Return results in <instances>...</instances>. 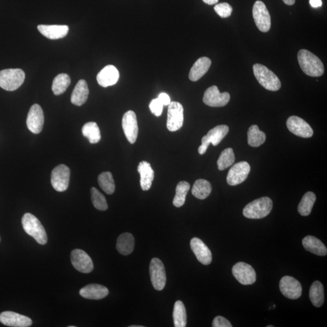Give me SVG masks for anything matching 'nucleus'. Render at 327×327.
Wrapping results in <instances>:
<instances>
[{"label": "nucleus", "mask_w": 327, "mask_h": 327, "mask_svg": "<svg viewBox=\"0 0 327 327\" xmlns=\"http://www.w3.org/2000/svg\"><path fill=\"white\" fill-rule=\"evenodd\" d=\"M298 59L300 68L306 75L319 77L324 73V66L321 59L308 50H300Z\"/></svg>", "instance_id": "obj_1"}, {"label": "nucleus", "mask_w": 327, "mask_h": 327, "mask_svg": "<svg viewBox=\"0 0 327 327\" xmlns=\"http://www.w3.org/2000/svg\"><path fill=\"white\" fill-rule=\"evenodd\" d=\"M22 226L27 234L32 237L39 244L45 245L48 242V236L41 222L31 213H25L23 216Z\"/></svg>", "instance_id": "obj_2"}, {"label": "nucleus", "mask_w": 327, "mask_h": 327, "mask_svg": "<svg viewBox=\"0 0 327 327\" xmlns=\"http://www.w3.org/2000/svg\"><path fill=\"white\" fill-rule=\"evenodd\" d=\"M272 208V200L269 197H262L247 205L243 210V215L249 219H262L270 214Z\"/></svg>", "instance_id": "obj_3"}, {"label": "nucleus", "mask_w": 327, "mask_h": 327, "mask_svg": "<svg viewBox=\"0 0 327 327\" xmlns=\"http://www.w3.org/2000/svg\"><path fill=\"white\" fill-rule=\"evenodd\" d=\"M253 69L256 79L263 88L270 91H278L281 88V83L278 76L266 66L255 64Z\"/></svg>", "instance_id": "obj_4"}, {"label": "nucleus", "mask_w": 327, "mask_h": 327, "mask_svg": "<svg viewBox=\"0 0 327 327\" xmlns=\"http://www.w3.org/2000/svg\"><path fill=\"white\" fill-rule=\"evenodd\" d=\"M25 79V73L20 69H9L0 71V87L7 91H14Z\"/></svg>", "instance_id": "obj_5"}, {"label": "nucleus", "mask_w": 327, "mask_h": 327, "mask_svg": "<svg viewBox=\"0 0 327 327\" xmlns=\"http://www.w3.org/2000/svg\"><path fill=\"white\" fill-rule=\"evenodd\" d=\"M253 19L260 31L268 32L271 28V16L264 3L256 1L253 8Z\"/></svg>", "instance_id": "obj_6"}, {"label": "nucleus", "mask_w": 327, "mask_h": 327, "mask_svg": "<svg viewBox=\"0 0 327 327\" xmlns=\"http://www.w3.org/2000/svg\"><path fill=\"white\" fill-rule=\"evenodd\" d=\"M71 170L68 166L61 165L53 169L51 174V183L56 191L63 192L68 189Z\"/></svg>", "instance_id": "obj_7"}, {"label": "nucleus", "mask_w": 327, "mask_h": 327, "mask_svg": "<svg viewBox=\"0 0 327 327\" xmlns=\"http://www.w3.org/2000/svg\"><path fill=\"white\" fill-rule=\"evenodd\" d=\"M183 123V108L178 102L170 103L167 120V128L170 132H176L182 128Z\"/></svg>", "instance_id": "obj_8"}, {"label": "nucleus", "mask_w": 327, "mask_h": 327, "mask_svg": "<svg viewBox=\"0 0 327 327\" xmlns=\"http://www.w3.org/2000/svg\"><path fill=\"white\" fill-rule=\"evenodd\" d=\"M149 270L153 288L158 291H161L166 283V273L162 262L158 258H153L150 263Z\"/></svg>", "instance_id": "obj_9"}, {"label": "nucleus", "mask_w": 327, "mask_h": 327, "mask_svg": "<svg viewBox=\"0 0 327 327\" xmlns=\"http://www.w3.org/2000/svg\"><path fill=\"white\" fill-rule=\"evenodd\" d=\"M233 276L239 283L244 285H252L256 280L255 270L248 263L240 262L233 267Z\"/></svg>", "instance_id": "obj_10"}, {"label": "nucleus", "mask_w": 327, "mask_h": 327, "mask_svg": "<svg viewBox=\"0 0 327 327\" xmlns=\"http://www.w3.org/2000/svg\"><path fill=\"white\" fill-rule=\"evenodd\" d=\"M230 96L228 92L220 93L218 87L213 86L206 90L203 102L213 108H220L228 104Z\"/></svg>", "instance_id": "obj_11"}, {"label": "nucleus", "mask_w": 327, "mask_h": 327, "mask_svg": "<svg viewBox=\"0 0 327 327\" xmlns=\"http://www.w3.org/2000/svg\"><path fill=\"white\" fill-rule=\"evenodd\" d=\"M250 172V166L248 162L241 161L235 163L229 170L227 181L230 186H235L245 181Z\"/></svg>", "instance_id": "obj_12"}, {"label": "nucleus", "mask_w": 327, "mask_h": 327, "mask_svg": "<svg viewBox=\"0 0 327 327\" xmlns=\"http://www.w3.org/2000/svg\"><path fill=\"white\" fill-rule=\"evenodd\" d=\"M44 122V113L41 106L37 104L33 105L29 110L26 120L28 128L34 134H38L42 131Z\"/></svg>", "instance_id": "obj_13"}, {"label": "nucleus", "mask_w": 327, "mask_h": 327, "mask_svg": "<svg viewBox=\"0 0 327 327\" xmlns=\"http://www.w3.org/2000/svg\"><path fill=\"white\" fill-rule=\"evenodd\" d=\"M279 289L282 295L290 299H297L302 295L301 283L292 276H283L279 283Z\"/></svg>", "instance_id": "obj_14"}, {"label": "nucleus", "mask_w": 327, "mask_h": 327, "mask_svg": "<svg viewBox=\"0 0 327 327\" xmlns=\"http://www.w3.org/2000/svg\"><path fill=\"white\" fill-rule=\"evenodd\" d=\"M71 259L73 268L79 272L89 273L92 272L94 268L91 257L81 249L72 250Z\"/></svg>", "instance_id": "obj_15"}, {"label": "nucleus", "mask_w": 327, "mask_h": 327, "mask_svg": "<svg viewBox=\"0 0 327 327\" xmlns=\"http://www.w3.org/2000/svg\"><path fill=\"white\" fill-rule=\"evenodd\" d=\"M122 127L129 142L134 144L138 135L137 118L134 112L129 111L125 113L122 120Z\"/></svg>", "instance_id": "obj_16"}, {"label": "nucleus", "mask_w": 327, "mask_h": 327, "mask_svg": "<svg viewBox=\"0 0 327 327\" xmlns=\"http://www.w3.org/2000/svg\"><path fill=\"white\" fill-rule=\"evenodd\" d=\"M287 127L293 134L300 137L309 138L312 137L313 135L311 126L299 116H290L287 121Z\"/></svg>", "instance_id": "obj_17"}, {"label": "nucleus", "mask_w": 327, "mask_h": 327, "mask_svg": "<svg viewBox=\"0 0 327 327\" xmlns=\"http://www.w3.org/2000/svg\"><path fill=\"white\" fill-rule=\"evenodd\" d=\"M0 322L3 325L12 327H29L32 321L29 317L13 312H3L0 314Z\"/></svg>", "instance_id": "obj_18"}, {"label": "nucleus", "mask_w": 327, "mask_h": 327, "mask_svg": "<svg viewBox=\"0 0 327 327\" xmlns=\"http://www.w3.org/2000/svg\"><path fill=\"white\" fill-rule=\"evenodd\" d=\"M190 248L197 259L203 265H209L212 261V255L208 247L202 240L198 238H193L190 241Z\"/></svg>", "instance_id": "obj_19"}, {"label": "nucleus", "mask_w": 327, "mask_h": 327, "mask_svg": "<svg viewBox=\"0 0 327 327\" xmlns=\"http://www.w3.org/2000/svg\"><path fill=\"white\" fill-rule=\"evenodd\" d=\"M119 78V73L117 68L113 65H108L98 73L96 79L99 85L103 88H108L116 84Z\"/></svg>", "instance_id": "obj_20"}, {"label": "nucleus", "mask_w": 327, "mask_h": 327, "mask_svg": "<svg viewBox=\"0 0 327 327\" xmlns=\"http://www.w3.org/2000/svg\"><path fill=\"white\" fill-rule=\"evenodd\" d=\"M229 128L226 125H220L210 130L208 134L202 138V146L208 148L210 143L214 146H218L225 136L228 135Z\"/></svg>", "instance_id": "obj_21"}, {"label": "nucleus", "mask_w": 327, "mask_h": 327, "mask_svg": "<svg viewBox=\"0 0 327 327\" xmlns=\"http://www.w3.org/2000/svg\"><path fill=\"white\" fill-rule=\"evenodd\" d=\"M38 31L45 37L51 39H58L65 37L69 32V27L66 25L38 26Z\"/></svg>", "instance_id": "obj_22"}, {"label": "nucleus", "mask_w": 327, "mask_h": 327, "mask_svg": "<svg viewBox=\"0 0 327 327\" xmlns=\"http://www.w3.org/2000/svg\"><path fill=\"white\" fill-rule=\"evenodd\" d=\"M79 295L86 299L99 300L106 298L109 295V290L105 286L92 283L80 290Z\"/></svg>", "instance_id": "obj_23"}, {"label": "nucleus", "mask_w": 327, "mask_h": 327, "mask_svg": "<svg viewBox=\"0 0 327 327\" xmlns=\"http://www.w3.org/2000/svg\"><path fill=\"white\" fill-rule=\"evenodd\" d=\"M138 171L141 176L140 183H141V189L144 191H148L151 188L155 176L154 171L152 168L151 163L145 161L139 162Z\"/></svg>", "instance_id": "obj_24"}, {"label": "nucleus", "mask_w": 327, "mask_h": 327, "mask_svg": "<svg viewBox=\"0 0 327 327\" xmlns=\"http://www.w3.org/2000/svg\"><path fill=\"white\" fill-rule=\"evenodd\" d=\"M212 65L211 59L208 57L199 58L193 65L189 73V79L192 81H197L208 72Z\"/></svg>", "instance_id": "obj_25"}, {"label": "nucleus", "mask_w": 327, "mask_h": 327, "mask_svg": "<svg viewBox=\"0 0 327 327\" xmlns=\"http://www.w3.org/2000/svg\"><path fill=\"white\" fill-rule=\"evenodd\" d=\"M89 94L88 83L84 79L79 80L72 93V104L77 106L84 105L88 99Z\"/></svg>", "instance_id": "obj_26"}, {"label": "nucleus", "mask_w": 327, "mask_h": 327, "mask_svg": "<svg viewBox=\"0 0 327 327\" xmlns=\"http://www.w3.org/2000/svg\"><path fill=\"white\" fill-rule=\"evenodd\" d=\"M303 248L308 251L318 256H326L327 249L321 241L315 236H308L302 240Z\"/></svg>", "instance_id": "obj_27"}, {"label": "nucleus", "mask_w": 327, "mask_h": 327, "mask_svg": "<svg viewBox=\"0 0 327 327\" xmlns=\"http://www.w3.org/2000/svg\"><path fill=\"white\" fill-rule=\"evenodd\" d=\"M135 248L134 237L129 233H124L119 236L116 242V249L120 254L127 256L133 252Z\"/></svg>", "instance_id": "obj_28"}, {"label": "nucleus", "mask_w": 327, "mask_h": 327, "mask_svg": "<svg viewBox=\"0 0 327 327\" xmlns=\"http://www.w3.org/2000/svg\"><path fill=\"white\" fill-rule=\"evenodd\" d=\"M212 190L211 183L206 179L196 180L193 185L192 193L195 198L205 199L210 195Z\"/></svg>", "instance_id": "obj_29"}, {"label": "nucleus", "mask_w": 327, "mask_h": 327, "mask_svg": "<svg viewBox=\"0 0 327 327\" xmlns=\"http://www.w3.org/2000/svg\"><path fill=\"white\" fill-rule=\"evenodd\" d=\"M309 298L313 305L320 308L324 302V290L321 282L316 281L312 283L310 289Z\"/></svg>", "instance_id": "obj_30"}, {"label": "nucleus", "mask_w": 327, "mask_h": 327, "mask_svg": "<svg viewBox=\"0 0 327 327\" xmlns=\"http://www.w3.org/2000/svg\"><path fill=\"white\" fill-rule=\"evenodd\" d=\"M82 133L91 144H96L101 140L100 130L95 122H89L83 126Z\"/></svg>", "instance_id": "obj_31"}, {"label": "nucleus", "mask_w": 327, "mask_h": 327, "mask_svg": "<svg viewBox=\"0 0 327 327\" xmlns=\"http://www.w3.org/2000/svg\"><path fill=\"white\" fill-rule=\"evenodd\" d=\"M71 78L66 73H61L53 79L52 89L55 95H59L65 93L71 85Z\"/></svg>", "instance_id": "obj_32"}, {"label": "nucleus", "mask_w": 327, "mask_h": 327, "mask_svg": "<svg viewBox=\"0 0 327 327\" xmlns=\"http://www.w3.org/2000/svg\"><path fill=\"white\" fill-rule=\"evenodd\" d=\"M316 200V197L314 193L308 192L302 197L301 202L298 206V212L299 214L306 216L311 213L313 206Z\"/></svg>", "instance_id": "obj_33"}, {"label": "nucleus", "mask_w": 327, "mask_h": 327, "mask_svg": "<svg viewBox=\"0 0 327 327\" xmlns=\"http://www.w3.org/2000/svg\"><path fill=\"white\" fill-rule=\"evenodd\" d=\"M248 143L250 146L257 148L265 142L266 135L264 132L260 131L258 126L253 125L250 127L248 133Z\"/></svg>", "instance_id": "obj_34"}, {"label": "nucleus", "mask_w": 327, "mask_h": 327, "mask_svg": "<svg viewBox=\"0 0 327 327\" xmlns=\"http://www.w3.org/2000/svg\"><path fill=\"white\" fill-rule=\"evenodd\" d=\"M175 327H185L187 324V313L185 305L181 301H177L173 312Z\"/></svg>", "instance_id": "obj_35"}, {"label": "nucleus", "mask_w": 327, "mask_h": 327, "mask_svg": "<svg viewBox=\"0 0 327 327\" xmlns=\"http://www.w3.org/2000/svg\"><path fill=\"white\" fill-rule=\"evenodd\" d=\"M190 189L189 183L181 181L178 183L176 188V195L173 199V205L176 208H181L186 202V196Z\"/></svg>", "instance_id": "obj_36"}, {"label": "nucleus", "mask_w": 327, "mask_h": 327, "mask_svg": "<svg viewBox=\"0 0 327 327\" xmlns=\"http://www.w3.org/2000/svg\"><path fill=\"white\" fill-rule=\"evenodd\" d=\"M100 188L107 194L112 195L115 190V185L111 172H106L101 173L98 178Z\"/></svg>", "instance_id": "obj_37"}, {"label": "nucleus", "mask_w": 327, "mask_h": 327, "mask_svg": "<svg viewBox=\"0 0 327 327\" xmlns=\"http://www.w3.org/2000/svg\"><path fill=\"white\" fill-rule=\"evenodd\" d=\"M235 161V156L233 149L228 148L221 152L217 161V165L219 170H223L233 165Z\"/></svg>", "instance_id": "obj_38"}, {"label": "nucleus", "mask_w": 327, "mask_h": 327, "mask_svg": "<svg viewBox=\"0 0 327 327\" xmlns=\"http://www.w3.org/2000/svg\"><path fill=\"white\" fill-rule=\"evenodd\" d=\"M91 192L92 201L95 208L101 210V211H105V210H108V205L105 196L95 188L91 189Z\"/></svg>", "instance_id": "obj_39"}, {"label": "nucleus", "mask_w": 327, "mask_h": 327, "mask_svg": "<svg viewBox=\"0 0 327 327\" xmlns=\"http://www.w3.org/2000/svg\"><path fill=\"white\" fill-rule=\"evenodd\" d=\"M214 9L217 14L221 16V18L229 17V16L231 15L233 12L232 7L227 3H222L216 5Z\"/></svg>", "instance_id": "obj_40"}, {"label": "nucleus", "mask_w": 327, "mask_h": 327, "mask_svg": "<svg viewBox=\"0 0 327 327\" xmlns=\"http://www.w3.org/2000/svg\"><path fill=\"white\" fill-rule=\"evenodd\" d=\"M163 106V105L159 101V99L156 98L152 100L149 105V108L153 114L156 116H159L162 114Z\"/></svg>", "instance_id": "obj_41"}, {"label": "nucleus", "mask_w": 327, "mask_h": 327, "mask_svg": "<svg viewBox=\"0 0 327 327\" xmlns=\"http://www.w3.org/2000/svg\"><path fill=\"white\" fill-rule=\"evenodd\" d=\"M212 326L213 327H232L231 323L228 319L222 316H216L213 320Z\"/></svg>", "instance_id": "obj_42"}, {"label": "nucleus", "mask_w": 327, "mask_h": 327, "mask_svg": "<svg viewBox=\"0 0 327 327\" xmlns=\"http://www.w3.org/2000/svg\"><path fill=\"white\" fill-rule=\"evenodd\" d=\"M158 98L159 99V101L162 103V104L163 106H169L170 103H171L170 96L166 93H160Z\"/></svg>", "instance_id": "obj_43"}, {"label": "nucleus", "mask_w": 327, "mask_h": 327, "mask_svg": "<svg viewBox=\"0 0 327 327\" xmlns=\"http://www.w3.org/2000/svg\"><path fill=\"white\" fill-rule=\"evenodd\" d=\"M310 5L313 8H318L322 5V0H310Z\"/></svg>", "instance_id": "obj_44"}, {"label": "nucleus", "mask_w": 327, "mask_h": 327, "mask_svg": "<svg viewBox=\"0 0 327 327\" xmlns=\"http://www.w3.org/2000/svg\"><path fill=\"white\" fill-rule=\"evenodd\" d=\"M203 3L209 5H213L218 3L219 0H202Z\"/></svg>", "instance_id": "obj_45"}, {"label": "nucleus", "mask_w": 327, "mask_h": 327, "mask_svg": "<svg viewBox=\"0 0 327 327\" xmlns=\"http://www.w3.org/2000/svg\"><path fill=\"white\" fill-rule=\"evenodd\" d=\"M285 5L292 6L295 4V0H282Z\"/></svg>", "instance_id": "obj_46"}, {"label": "nucleus", "mask_w": 327, "mask_h": 327, "mask_svg": "<svg viewBox=\"0 0 327 327\" xmlns=\"http://www.w3.org/2000/svg\"><path fill=\"white\" fill-rule=\"evenodd\" d=\"M129 327H144V326H140V325H131V326H129Z\"/></svg>", "instance_id": "obj_47"}, {"label": "nucleus", "mask_w": 327, "mask_h": 327, "mask_svg": "<svg viewBox=\"0 0 327 327\" xmlns=\"http://www.w3.org/2000/svg\"><path fill=\"white\" fill-rule=\"evenodd\" d=\"M268 327H273V326L272 325H270V326H268Z\"/></svg>", "instance_id": "obj_48"}]
</instances>
